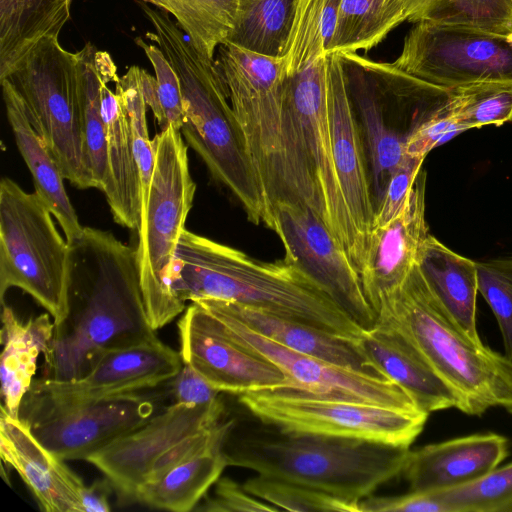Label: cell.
Listing matches in <instances>:
<instances>
[{"label": "cell", "instance_id": "5b68a950", "mask_svg": "<svg viewBox=\"0 0 512 512\" xmlns=\"http://www.w3.org/2000/svg\"><path fill=\"white\" fill-rule=\"evenodd\" d=\"M375 323L407 338L453 391L457 409L481 416L491 408L512 414V360L469 336L427 286L417 264L381 298Z\"/></svg>", "mask_w": 512, "mask_h": 512}, {"label": "cell", "instance_id": "b9f144b4", "mask_svg": "<svg viewBox=\"0 0 512 512\" xmlns=\"http://www.w3.org/2000/svg\"><path fill=\"white\" fill-rule=\"evenodd\" d=\"M448 104L421 123L411 133L405 145V155L425 159L433 148L457 133L467 130L450 113Z\"/></svg>", "mask_w": 512, "mask_h": 512}, {"label": "cell", "instance_id": "7dc6e473", "mask_svg": "<svg viewBox=\"0 0 512 512\" xmlns=\"http://www.w3.org/2000/svg\"><path fill=\"white\" fill-rule=\"evenodd\" d=\"M508 257H509L510 261L512 262V255H509Z\"/></svg>", "mask_w": 512, "mask_h": 512}, {"label": "cell", "instance_id": "e575fe53", "mask_svg": "<svg viewBox=\"0 0 512 512\" xmlns=\"http://www.w3.org/2000/svg\"><path fill=\"white\" fill-rule=\"evenodd\" d=\"M450 90L449 111L467 130L512 120V83L476 82Z\"/></svg>", "mask_w": 512, "mask_h": 512}, {"label": "cell", "instance_id": "4316f807", "mask_svg": "<svg viewBox=\"0 0 512 512\" xmlns=\"http://www.w3.org/2000/svg\"><path fill=\"white\" fill-rule=\"evenodd\" d=\"M427 286L453 320L472 338L476 326V262L459 255L429 234L416 262Z\"/></svg>", "mask_w": 512, "mask_h": 512}, {"label": "cell", "instance_id": "6da1fadb", "mask_svg": "<svg viewBox=\"0 0 512 512\" xmlns=\"http://www.w3.org/2000/svg\"><path fill=\"white\" fill-rule=\"evenodd\" d=\"M69 244V315L44 353V376H82L103 349L155 334L140 281L137 248L109 231L83 227Z\"/></svg>", "mask_w": 512, "mask_h": 512}, {"label": "cell", "instance_id": "836d02e7", "mask_svg": "<svg viewBox=\"0 0 512 512\" xmlns=\"http://www.w3.org/2000/svg\"><path fill=\"white\" fill-rule=\"evenodd\" d=\"M171 14L194 47L214 59L234 28L239 0H140Z\"/></svg>", "mask_w": 512, "mask_h": 512}, {"label": "cell", "instance_id": "4dcf8cb0", "mask_svg": "<svg viewBox=\"0 0 512 512\" xmlns=\"http://www.w3.org/2000/svg\"><path fill=\"white\" fill-rule=\"evenodd\" d=\"M404 21L402 0H341L325 54L369 51Z\"/></svg>", "mask_w": 512, "mask_h": 512}, {"label": "cell", "instance_id": "d590c367", "mask_svg": "<svg viewBox=\"0 0 512 512\" xmlns=\"http://www.w3.org/2000/svg\"><path fill=\"white\" fill-rule=\"evenodd\" d=\"M243 487L253 496L281 510L299 512H360L359 502L263 475L248 479Z\"/></svg>", "mask_w": 512, "mask_h": 512}, {"label": "cell", "instance_id": "ba28073f", "mask_svg": "<svg viewBox=\"0 0 512 512\" xmlns=\"http://www.w3.org/2000/svg\"><path fill=\"white\" fill-rule=\"evenodd\" d=\"M53 214L35 193L10 178L0 182V301L19 288L52 317L56 327L69 315V244Z\"/></svg>", "mask_w": 512, "mask_h": 512}, {"label": "cell", "instance_id": "f6af8a7d", "mask_svg": "<svg viewBox=\"0 0 512 512\" xmlns=\"http://www.w3.org/2000/svg\"><path fill=\"white\" fill-rule=\"evenodd\" d=\"M170 382L175 403L204 406L221 400V392L187 364L183 363Z\"/></svg>", "mask_w": 512, "mask_h": 512}, {"label": "cell", "instance_id": "8992f818", "mask_svg": "<svg viewBox=\"0 0 512 512\" xmlns=\"http://www.w3.org/2000/svg\"><path fill=\"white\" fill-rule=\"evenodd\" d=\"M152 144L155 166L148 205L138 229L137 254L144 303L156 331L186 309L172 295L169 276L196 184L180 130L172 126L161 130Z\"/></svg>", "mask_w": 512, "mask_h": 512}, {"label": "cell", "instance_id": "5bb4252c", "mask_svg": "<svg viewBox=\"0 0 512 512\" xmlns=\"http://www.w3.org/2000/svg\"><path fill=\"white\" fill-rule=\"evenodd\" d=\"M194 302L210 313L233 341L276 365L290 380L293 388L380 406L419 410L399 386L386 378L347 369L291 350L256 333L211 305Z\"/></svg>", "mask_w": 512, "mask_h": 512}, {"label": "cell", "instance_id": "ffe728a7", "mask_svg": "<svg viewBox=\"0 0 512 512\" xmlns=\"http://www.w3.org/2000/svg\"><path fill=\"white\" fill-rule=\"evenodd\" d=\"M0 456L3 463L16 470L42 510L81 512L84 482L36 438L25 420L10 415L3 406Z\"/></svg>", "mask_w": 512, "mask_h": 512}, {"label": "cell", "instance_id": "7bdbcfd3", "mask_svg": "<svg viewBox=\"0 0 512 512\" xmlns=\"http://www.w3.org/2000/svg\"><path fill=\"white\" fill-rule=\"evenodd\" d=\"M205 512H277L278 507L253 496L243 485L229 477H220L215 483L212 497H206L201 506L195 508Z\"/></svg>", "mask_w": 512, "mask_h": 512}, {"label": "cell", "instance_id": "60d3db41", "mask_svg": "<svg viewBox=\"0 0 512 512\" xmlns=\"http://www.w3.org/2000/svg\"><path fill=\"white\" fill-rule=\"evenodd\" d=\"M424 158L405 155L391 175L385 192L374 210L372 229L394 219L404 208Z\"/></svg>", "mask_w": 512, "mask_h": 512}, {"label": "cell", "instance_id": "9c48e42d", "mask_svg": "<svg viewBox=\"0 0 512 512\" xmlns=\"http://www.w3.org/2000/svg\"><path fill=\"white\" fill-rule=\"evenodd\" d=\"M229 101L271 207L301 203L289 168L283 131L284 62L225 42L215 60Z\"/></svg>", "mask_w": 512, "mask_h": 512}, {"label": "cell", "instance_id": "d4e9b609", "mask_svg": "<svg viewBox=\"0 0 512 512\" xmlns=\"http://www.w3.org/2000/svg\"><path fill=\"white\" fill-rule=\"evenodd\" d=\"M197 301L229 314L256 333L291 350L354 371L374 373L364 366L361 356L350 340L303 322L254 307L217 299H200Z\"/></svg>", "mask_w": 512, "mask_h": 512}, {"label": "cell", "instance_id": "ee69618b", "mask_svg": "<svg viewBox=\"0 0 512 512\" xmlns=\"http://www.w3.org/2000/svg\"><path fill=\"white\" fill-rule=\"evenodd\" d=\"M360 512H451L433 493L409 491L397 496H369L359 502Z\"/></svg>", "mask_w": 512, "mask_h": 512}, {"label": "cell", "instance_id": "1f68e13d", "mask_svg": "<svg viewBox=\"0 0 512 512\" xmlns=\"http://www.w3.org/2000/svg\"><path fill=\"white\" fill-rule=\"evenodd\" d=\"M295 0H239L226 42L258 54L282 58L289 41Z\"/></svg>", "mask_w": 512, "mask_h": 512}, {"label": "cell", "instance_id": "f1b7e54d", "mask_svg": "<svg viewBox=\"0 0 512 512\" xmlns=\"http://www.w3.org/2000/svg\"><path fill=\"white\" fill-rule=\"evenodd\" d=\"M223 446L214 447L142 484L134 501L173 512L194 510L228 466Z\"/></svg>", "mask_w": 512, "mask_h": 512}, {"label": "cell", "instance_id": "52a82bcc", "mask_svg": "<svg viewBox=\"0 0 512 512\" xmlns=\"http://www.w3.org/2000/svg\"><path fill=\"white\" fill-rule=\"evenodd\" d=\"M0 79L17 91L65 180L80 189L96 188L84 139L77 52L58 39H43Z\"/></svg>", "mask_w": 512, "mask_h": 512}, {"label": "cell", "instance_id": "83f0119b", "mask_svg": "<svg viewBox=\"0 0 512 512\" xmlns=\"http://www.w3.org/2000/svg\"><path fill=\"white\" fill-rule=\"evenodd\" d=\"M73 0H0V77L43 39H58Z\"/></svg>", "mask_w": 512, "mask_h": 512}, {"label": "cell", "instance_id": "7a4b0ae2", "mask_svg": "<svg viewBox=\"0 0 512 512\" xmlns=\"http://www.w3.org/2000/svg\"><path fill=\"white\" fill-rule=\"evenodd\" d=\"M169 288L184 307L187 301L223 300L288 317L350 341L365 330L284 259L256 260L186 228L176 248Z\"/></svg>", "mask_w": 512, "mask_h": 512}, {"label": "cell", "instance_id": "ab89813d", "mask_svg": "<svg viewBox=\"0 0 512 512\" xmlns=\"http://www.w3.org/2000/svg\"><path fill=\"white\" fill-rule=\"evenodd\" d=\"M134 42L144 51L155 72L162 110V122L159 124L161 130L170 126L181 130L184 122V106L178 75L157 45L148 44L142 37H136Z\"/></svg>", "mask_w": 512, "mask_h": 512}, {"label": "cell", "instance_id": "2e32d148", "mask_svg": "<svg viewBox=\"0 0 512 512\" xmlns=\"http://www.w3.org/2000/svg\"><path fill=\"white\" fill-rule=\"evenodd\" d=\"M225 411L221 400L204 406L173 402L143 426L118 438L86 461L109 479L118 494L135 500L155 461L181 440L215 427Z\"/></svg>", "mask_w": 512, "mask_h": 512}, {"label": "cell", "instance_id": "7402d4cb", "mask_svg": "<svg viewBox=\"0 0 512 512\" xmlns=\"http://www.w3.org/2000/svg\"><path fill=\"white\" fill-rule=\"evenodd\" d=\"M353 346L364 366L399 386L427 413L458 407V400L417 348L395 329L375 323Z\"/></svg>", "mask_w": 512, "mask_h": 512}, {"label": "cell", "instance_id": "8fae6325", "mask_svg": "<svg viewBox=\"0 0 512 512\" xmlns=\"http://www.w3.org/2000/svg\"><path fill=\"white\" fill-rule=\"evenodd\" d=\"M391 64L446 89L476 82L512 83V35L419 22Z\"/></svg>", "mask_w": 512, "mask_h": 512}, {"label": "cell", "instance_id": "484cf974", "mask_svg": "<svg viewBox=\"0 0 512 512\" xmlns=\"http://www.w3.org/2000/svg\"><path fill=\"white\" fill-rule=\"evenodd\" d=\"M1 307L2 406L10 415L20 417L21 404L34 380L38 357L47 351L56 325L48 312L23 321L5 302Z\"/></svg>", "mask_w": 512, "mask_h": 512}, {"label": "cell", "instance_id": "f35d334b", "mask_svg": "<svg viewBox=\"0 0 512 512\" xmlns=\"http://www.w3.org/2000/svg\"><path fill=\"white\" fill-rule=\"evenodd\" d=\"M476 267L478 291L497 320L504 354L512 360V273L493 260L476 262Z\"/></svg>", "mask_w": 512, "mask_h": 512}, {"label": "cell", "instance_id": "d6986e66", "mask_svg": "<svg viewBox=\"0 0 512 512\" xmlns=\"http://www.w3.org/2000/svg\"><path fill=\"white\" fill-rule=\"evenodd\" d=\"M426 172L421 169L402 211L370 231L358 269L364 294L373 310L383 296L406 279L429 235L425 218Z\"/></svg>", "mask_w": 512, "mask_h": 512}, {"label": "cell", "instance_id": "9a60e30c", "mask_svg": "<svg viewBox=\"0 0 512 512\" xmlns=\"http://www.w3.org/2000/svg\"><path fill=\"white\" fill-rule=\"evenodd\" d=\"M157 413L152 399L138 392L78 404L21 412L36 438L54 455L85 460L143 426Z\"/></svg>", "mask_w": 512, "mask_h": 512}, {"label": "cell", "instance_id": "d6a6232c", "mask_svg": "<svg viewBox=\"0 0 512 512\" xmlns=\"http://www.w3.org/2000/svg\"><path fill=\"white\" fill-rule=\"evenodd\" d=\"M406 21L512 35V0H402Z\"/></svg>", "mask_w": 512, "mask_h": 512}, {"label": "cell", "instance_id": "3957f363", "mask_svg": "<svg viewBox=\"0 0 512 512\" xmlns=\"http://www.w3.org/2000/svg\"><path fill=\"white\" fill-rule=\"evenodd\" d=\"M141 8L154 28L146 33L147 39L163 51L180 80V131L186 144L239 201L249 221L271 229L270 206L215 59L200 53L166 12L144 4Z\"/></svg>", "mask_w": 512, "mask_h": 512}, {"label": "cell", "instance_id": "8d00e7d4", "mask_svg": "<svg viewBox=\"0 0 512 512\" xmlns=\"http://www.w3.org/2000/svg\"><path fill=\"white\" fill-rule=\"evenodd\" d=\"M327 0H295L286 53L285 76L293 75L325 55L324 21Z\"/></svg>", "mask_w": 512, "mask_h": 512}, {"label": "cell", "instance_id": "e0dca14e", "mask_svg": "<svg viewBox=\"0 0 512 512\" xmlns=\"http://www.w3.org/2000/svg\"><path fill=\"white\" fill-rule=\"evenodd\" d=\"M177 326L182 362L218 391L240 396L293 388L276 365L233 341L199 304L191 302Z\"/></svg>", "mask_w": 512, "mask_h": 512}, {"label": "cell", "instance_id": "f546056e", "mask_svg": "<svg viewBox=\"0 0 512 512\" xmlns=\"http://www.w3.org/2000/svg\"><path fill=\"white\" fill-rule=\"evenodd\" d=\"M79 86L86 152L96 188L103 191L108 175L107 131L101 108L104 82L119 79L112 56L87 42L77 51Z\"/></svg>", "mask_w": 512, "mask_h": 512}, {"label": "cell", "instance_id": "7c38bea8", "mask_svg": "<svg viewBox=\"0 0 512 512\" xmlns=\"http://www.w3.org/2000/svg\"><path fill=\"white\" fill-rule=\"evenodd\" d=\"M182 366L180 353L153 334L101 350L78 378L34 379L20 413L154 388L170 381Z\"/></svg>", "mask_w": 512, "mask_h": 512}, {"label": "cell", "instance_id": "30bf717a", "mask_svg": "<svg viewBox=\"0 0 512 512\" xmlns=\"http://www.w3.org/2000/svg\"><path fill=\"white\" fill-rule=\"evenodd\" d=\"M239 402L263 424L281 431L359 439L410 447L429 414L278 388L239 396Z\"/></svg>", "mask_w": 512, "mask_h": 512}, {"label": "cell", "instance_id": "74e56055", "mask_svg": "<svg viewBox=\"0 0 512 512\" xmlns=\"http://www.w3.org/2000/svg\"><path fill=\"white\" fill-rule=\"evenodd\" d=\"M433 494L451 512H512V462L473 483Z\"/></svg>", "mask_w": 512, "mask_h": 512}, {"label": "cell", "instance_id": "4fadbf2b", "mask_svg": "<svg viewBox=\"0 0 512 512\" xmlns=\"http://www.w3.org/2000/svg\"><path fill=\"white\" fill-rule=\"evenodd\" d=\"M271 229L285 249L284 260L315 282L359 326H374L359 273L344 247L309 206L277 202L271 207Z\"/></svg>", "mask_w": 512, "mask_h": 512}, {"label": "cell", "instance_id": "603a6c76", "mask_svg": "<svg viewBox=\"0 0 512 512\" xmlns=\"http://www.w3.org/2000/svg\"><path fill=\"white\" fill-rule=\"evenodd\" d=\"M104 82L101 108L107 131L108 175L103 193L114 221L131 230L141 223V185L129 116L118 90Z\"/></svg>", "mask_w": 512, "mask_h": 512}, {"label": "cell", "instance_id": "cb8c5ba5", "mask_svg": "<svg viewBox=\"0 0 512 512\" xmlns=\"http://www.w3.org/2000/svg\"><path fill=\"white\" fill-rule=\"evenodd\" d=\"M0 83L7 119L18 150L32 175L34 192L49 207L70 243L81 234L83 226L66 192L62 171L30 123L17 91L6 79H0Z\"/></svg>", "mask_w": 512, "mask_h": 512}, {"label": "cell", "instance_id": "44dd1931", "mask_svg": "<svg viewBox=\"0 0 512 512\" xmlns=\"http://www.w3.org/2000/svg\"><path fill=\"white\" fill-rule=\"evenodd\" d=\"M500 434H473L410 450L402 475L409 491L433 493L473 483L508 456Z\"/></svg>", "mask_w": 512, "mask_h": 512}, {"label": "cell", "instance_id": "bcb514c9", "mask_svg": "<svg viewBox=\"0 0 512 512\" xmlns=\"http://www.w3.org/2000/svg\"><path fill=\"white\" fill-rule=\"evenodd\" d=\"M113 486L108 478L95 480L85 486L81 497V512H108L111 510L109 496Z\"/></svg>", "mask_w": 512, "mask_h": 512}, {"label": "cell", "instance_id": "277c9868", "mask_svg": "<svg viewBox=\"0 0 512 512\" xmlns=\"http://www.w3.org/2000/svg\"><path fill=\"white\" fill-rule=\"evenodd\" d=\"M228 435V466L360 502L402 474L409 447L341 437L297 434L273 426Z\"/></svg>", "mask_w": 512, "mask_h": 512}, {"label": "cell", "instance_id": "ac0fdd59", "mask_svg": "<svg viewBox=\"0 0 512 512\" xmlns=\"http://www.w3.org/2000/svg\"><path fill=\"white\" fill-rule=\"evenodd\" d=\"M326 79L334 167L364 254L372 228L374 205L364 142L339 54L327 55Z\"/></svg>", "mask_w": 512, "mask_h": 512}]
</instances>
